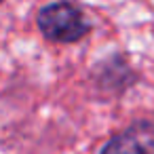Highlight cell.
<instances>
[{"mask_svg":"<svg viewBox=\"0 0 154 154\" xmlns=\"http://www.w3.org/2000/svg\"><path fill=\"white\" fill-rule=\"evenodd\" d=\"M36 26L47 40L59 45H74L91 32V23L85 19L82 11L66 0L42 7L36 15Z\"/></svg>","mask_w":154,"mask_h":154,"instance_id":"obj_1","label":"cell"},{"mask_svg":"<svg viewBox=\"0 0 154 154\" xmlns=\"http://www.w3.org/2000/svg\"><path fill=\"white\" fill-rule=\"evenodd\" d=\"M99 154H154V122L135 120L112 135Z\"/></svg>","mask_w":154,"mask_h":154,"instance_id":"obj_2","label":"cell"},{"mask_svg":"<svg viewBox=\"0 0 154 154\" xmlns=\"http://www.w3.org/2000/svg\"><path fill=\"white\" fill-rule=\"evenodd\" d=\"M95 82L101 91L106 93H114V95H120L125 93L131 85L137 82V74L129 68V63L120 57H114V59H108V61H101V68L95 76Z\"/></svg>","mask_w":154,"mask_h":154,"instance_id":"obj_3","label":"cell"},{"mask_svg":"<svg viewBox=\"0 0 154 154\" xmlns=\"http://www.w3.org/2000/svg\"><path fill=\"white\" fill-rule=\"evenodd\" d=\"M0 2H5V0H0Z\"/></svg>","mask_w":154,"mask_h":154,"instance_id":"obj_4","label":"cell"}]
</instances>
